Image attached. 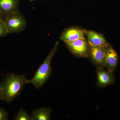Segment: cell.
<instances>
[{
	"instance_id": "6da1fadb",
	"label": "cell",
	"mask_w": 120,
	"mask_h": 120,
	"mask_svg": "<svg viewBox=\"0 0 120 120\" xmlns=\"http://www.w3.org/2000/svg\"><path fill=\"white\" fill-rule=\"evenodd\" d=\"M29 83L30 80L27 79L24 75L12 73L7 75L0 83L3 101L7 102L13 101L21 93L24 85Z\"/></svg>"
},
{
	"instance_id": "7a4b0ae2",
	"label": "cell",
	"mask_w": 120,
	"mask_h": 120,
	"mask_svg": "<svg viewBox=\"0 0 120 120\" xmlns=\"http://www.w3.org/2000/svg\"><path fill=\"white\" fill-rule=\"evenodd\" d=\"M59 43L58 41L56 42L52 50L37 70L34 76L30 80V83H32L35 88L38 89L42 87L51 76L52 72L51 62L57 51Z\"/></svg>"
},
{
	"instance_id": "3957f363",
	"label": "cell",
	"mask_w": 120,
	"mask_h": 120,
	"mask_svg": "<svg viewBox=\"0 0 120 120\" xmlns=\"http://www.w3.org/2000/svg\"><path fill=\"white\" fill-rule=\"evenodd\" d=\"M3 19L9 34L22 32L26 26V19L19 11L4 16Z\"/></svg>"
},
{
	"instance_id": "277c9868",
	"label": "cell",
	"mask_w": 120,
	"mask_h": 120,
	"mask_svg": "<svg viewBox=\"0 0 120 120\" xmlns=\"http://www.w3.org/2000/svg\"><path fill=\"white\" fill-rule=\"evenodd\" d=\"M64 42L68 49L75 56L83 57L90 56V45L86 38Z\"/></svg>"
},
{
	"instance_id": "5b68a950",
	"label": "cell",
	"mask_w": 120,
	"mask_h": 120,
	"mask_svg": "<svg viewBox=\"0 0 120 120\" xmlns=\"http://www.w3.org/2000/svg\"><path fill=\"white\" fill-rule=\"evenodd\" d=\"M85 35V30L73 26L65 29L61 32L60 39L64 42L72 41L86 38Z\"/></svg>"
},
{
	"instance_id": "8992f818",
	"label": "cell",
	"mask_w": 120,
	"mask_h": 120,
	"mask_svg": "<svg viewBox=\"0 0 120 120\" xmlns=\"http://www.w3.org/2000/svg\"><path fill=\"white\" fill-rule=\"evenodd\" d=\"M90 45V56L95 64L99 67H105L106 47Z\"/></svg>"
},
{
	"instance_id": "52a82bcc",
	"label": "cell",
	"mask_w": 120,
	"mask_h": 120,
	"mask_svg": "<svg viewBox=\"0 0 120 120\" xmlns=\"http://www.w3.org/2000/svg\"><path fill=\"white\" fill-rule=\"evenodd\" d=\"M85 34L89 45L103 47H107L109 45L101 34L94 31L85 30Z\"/></svg>"
},
{
	"instance_id": "ba28073f",
	"label": "cell",
	"mask_w": 120,
	"mask_h": 120,
	"mask_svg": "<svg viewBox=\"0 0 120 120\" xmlns=\"http://www.w3.org/2000/svg\"><path fill=\"white\" fill-rule=\"evenodd\" d=\"M118 56L116 50L109 45L106 48L105 67L108 70H115L118 64Z\"/></svg>"
},
{
	"instance_id": "9c48e42d",
	"label": "cell",
	"mask_w": 120,
	"mask_h": 120,
	"mask_svg": "<svg viewBox=\"0 0 120 120\" xmlns=\"http://www.w3.org/2000/svg\"><path fill=\"white\" fill-rule=\"evenodd\" d=\"M20 0H0V12L3 15L19 11Z\"/></svg>"
},
{
	"instance_id": "30bf717a",
	"label": "cell",
	"mask_w": 120,
	"mask_h": 120,
	"mask_svg": "<svg viewBox=\"0 0 120 120\" xmlns=\"http://www.w3.org/2000/svg\"><path fill=\"white\" fill-rule=\"evenodd\" d=\"M112 72L109 70L105 71L101 68H98L97 75L99 86L105 87L113 83L114 79Z\"/></svg>"
},
{
	"instance_id": "8fae6325",
	"label": "cell",
	"mask_w": 120,
	"mask_h": 120,
	"mask_svg": "<svg viewBox=\"0 0 120 120\" xmlns=\"http://www.w3.org/2000/svg\"><path fill=\"white\" fill-rule=\"evenodd\" d=\"M52 110L48 107H43L35 109L31 114L32 120H50Z\"/></svg>"
},
{
	"instance_id": "7c38bea8",
	"label": "cell",
	"mask_w": 120,
	"mask_h": 120,
	"mask_svg": "<svg viewBox=\"0 0 120 120\" xmlns=\"http://www.w3.org/2000/svg\"><path fill=\"white\" fill-rule=\"evenodd\" d=\"M13 120H32V119L31 115L22 108L16 115Z\"/></svg>"
},
{
	"instance_id": "4fadbf2b",
	"label": "cell",
	"mask_w": 120,
	"mask_h": 120,
	"mask_svg": "<svg viewBox=\"0 0 120 120\" xmlns=\"http://www.w3.org/2000/svg\"><path fill=\"white\" fill-rule=\"evenodd\" d=\"M9 34L8 31L3 19H0V37H6Z\"/></svg>"
},
{
	"instance_id": "5bb4252c",
	"label": "cell",
	"mask_w": 120,
	"mask_h": 120,
	"mask_svg": "<svg viewBox=\"0 0 120 120\" xmlns=\"http://www.w3.org/2000/svg\"><path fill=\"white\" fill-rule=\"evenodd\" d=\"M8 119V112L2 108H0V120H7Z\"/></svg>"
},
{
	"instance_id": "9a60e30c",
	"label": "cell",
	"mask_w": 120,
	"mask_h": 120,
	"mask_svg": "<svg viewBox=\"0 0 120 120\" xmlns=\"http://www.w3.org/2000/svg\"><path fill=\"white\" fill-rule=\"evenodd\" d=\"M3 100V93L1 86L0 84V101Z\"/></svg>"
},
{
	"instance_id": "2e32d148",
	"label": "cell",
	"mask_w": 120,
	"mask_h": 120,
	"mask_svg": "<svg viewBox=\"0 0 120 120\" xmlns=\"http://www.w3.org/2000/svg\"><path fill=\"white\" fill-rule=\"evenodd\" d=\"M3 17H4V15H2L1 12H0V19H3Z\"/></svg>"
},
{
	"instance_id": "e0dca14e",
	"label": "cell",
	"mask_w": 120,
	"mask_h": 120,
	"mask_svg": "<svg viewBox=\"0 0 120 120\" xmlns=\"http://www.w3.org/2000/svg\"><path fill=\"white\" fill-rule=\"evenodd\" d=\"M31 2H33V1H34L37 0H29Z\"/></svg>"
}]
</instances>
